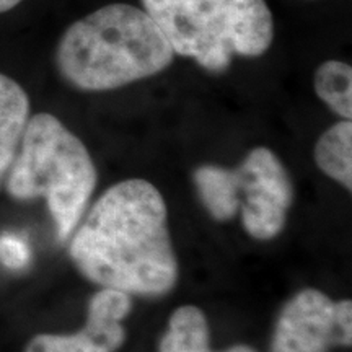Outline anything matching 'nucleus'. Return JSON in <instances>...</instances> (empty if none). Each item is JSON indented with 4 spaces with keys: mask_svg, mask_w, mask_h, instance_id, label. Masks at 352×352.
<instances>
[{
    "mask_svg": "<svg viewBox=\"0 0 352 352\" xmlns=\"http://www.w3.org/2000/svg\"><path fill=\"white\" fill-rule=\"evenodd\" d=\"M69 256L90 283L129 296L162 297L178 283L166 204L145 179L114 184L76 228Z\"/></svg>",
    "mask_w": 352,
    "mask_h": 352,
    "instance_id": "1",
    "label": "nucleus"
},
{
    "mask_svg": "<svg viewBox=\"0 0 352 352\" xmlns=\"http://www.w3.org/2000/svg\"><path fill=\"white\" fill-rule=\"evenodd\" d=\"M175 52L142 8L111 3L65 30L56 47V67L78 90L107 91L157 76Z\"/></svg>",
    "mask_w": 352,
    "mask_h": 352,
    "instance_id": "2",
    "label": "nucleus"
},
{
    "mask_svg": "<svg viewBox=\"0 0 352 352\" xmlns=\"http://www.w3.org/2000/svg\"><path fill=\"white\" fill-rule=\"evenodd\" d=\"M7 173L13 199L46 201L59 241L72 236L98 179L85 144L50 113L30 116Z\"/></svg>",
    "mask_w": 352,
    "mask_h": 352,
    "instance_id": "3",
    "label": "nucleus"
},
{
    "mask_svg": "<svg viewBox=\"0 0 352 352\" xmlns=\"http://www.w3.org/2000/svg\"><path fill=\"white\" fill-rule=\"evenodd\" d=\"M175 54L219 74L235 56L259 57L271 47L274 23L264 0H142Z\"/></svg>",
    "mask_w": 352,
    "mask_h": 352,
    "instance_id": "4",
    "label": "nucleus"
},
{
    "mask_svg": "<svg viewBox=\"0 0 352 352\" xmlns=\"http://www.w3.org/2000/svg\"><path fill=\"white\" fill-rule=\"evenodd\" d=\"M351 341V300L334 302L318 289H302L280 310L271 352H329Z\"/></svg>",
    "mask_w": 352,
    "mask_h": 352,
    "instance_id": "5",
    "label": "nucleus"
},
{
    "mask_svg": "<svg viewBox=\"0 0 352 352\" xmlns=\"http://www.w3.org/2000/svg\"><path fill=\"white\" fill-rule=\"evenodd\" d=\"M235 171L243 228L253 239L272 240L283 232L294 202V186L287 170L274 152L256 147Z\"/></svg>",
    "mask_w": 352,
    "mask_h": 352,
    "instance_id": "6",
    "label": "nucleus"
},
{
    "mask_svg": "<svg viewBox=\"0 0 352 352\" xmlns=\"http://www.w3.org/2000/svg\"><path fill=\"white\" fill-rule=\"evenodd\" d=\"M131 310L129 294L101 287L88 303L83 329L74 334H38L25 352H116L126 340L121 321Z\"/></svg>",
    "mask_w": 352,
    "mask_h": 352,
    "instance_id": "7",
    "label": "nucleus"
},
{
    "mask_svg": "<svg viewBox=\"0 0 352 352\" xmlns=\"http://www.w3.org/2000/svg\"><path fill=\"white\" fill-rule=\"evenodd\" d=\"M30 120V98L23 87L0 74V182L19 152Z\"/></svg>",
    "mask_w": 352,
    "mask_h": 352,
    "instance_id": "8",
    "label": "nucleus"
},
{
    "mask_svg": "<svg viewBox=\"0 0 352 352\" xmlns=\"http://www.w3.org/2000/svg\"><path fill=\"white\" fill-rule=\"evenodd\" d=\"M160 352H212L209 347V324L201 308L183 305L171 314L168 329L160 341ZM220 352H256L245 344Z\"/></svg>",
    "mask_w": 352,
    "mask_h": 352,
    "instance_id": "9",
    "label": "nucleus"
},
{
    "mask_svg": "<svg viewBox=\"0 0 352 352\" xmlns=\"http://www.w3.org/2000/svg\"><path fill=\"white\" fill-rule=\"evenodd\" d=\"M202 206L215 220L226 222L240 210V189L235 170L202 165L192 173Z\"/></svg>",
    "mask_w": 352,
    "mask_h": 352,
    "instance_id": "10",
    "label": "nucleus"
},
{
    "mask_svg": "<svg viewBox=\"0 0 352 352\" xmlns=\"http://www.w3.org/2000/svg\"><path fill=\"white\" fill-rule=\"evenodd\" d=\"M315 162L318 168L342 184L347 191L352 188V124L342 120L324 131L316 142Z\"/></svg>",
    "mask_w": 352,
    "mask_h": 352,
    "instance_id": "11",
    "label": "nucleus"
},
{
    "mask_svg": "<svg viewBox=\"0 0 352 352\" xmlns=\"http://www.w3.org/2000/svg\"><path fill=\"white\" fill-rule=\"evenodd\" d=\"M315 91L329 109L351 120L352 116V69L341 60H327L315 72Z\"/></svg>",
    "mask_w": 352,
    "mask_h": 352,
    "instance_id": "12",
    "label": "nucleus"
},
{
    "mask_svg": "<svg viewBox=\"0 0 352 352\" xmlns=\"http://www.w3.org/2000/svg\"><path fill=\"white\" fill-rule=\"evenodd\" d=\"M33 253L28 241L13 233L0 236V263L12 271H21L30 266Z\"/></svg>",
    "mask_w": 352,
    "mask_h": 352,
    "instance_id": "13",
    "label": "nucleus"
},
{
    "mask_svg": "<svg viewBox=\"0 0 352 352\" xmlns=\"http://www.w3.org/2000/svg\"><path fill=\"white\" fill-rule=\"evenodd\" d=\"M20 2H23V0H0V13L12 10V8H15Z\"/></svg>",
    "mask_w": 352,
    "mask_h": 352,
    "instance_id": "14",
    "label": "nucleus"
}]
</instances>
